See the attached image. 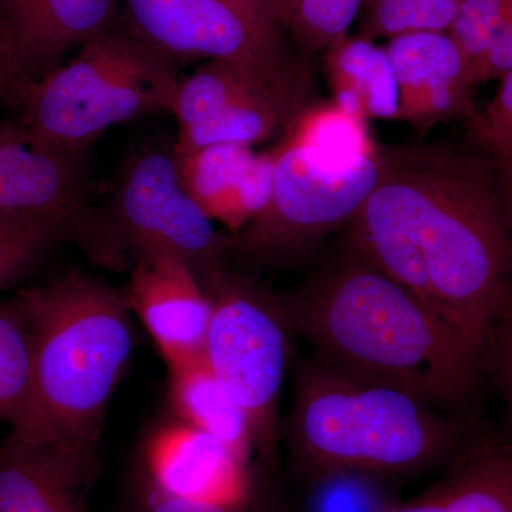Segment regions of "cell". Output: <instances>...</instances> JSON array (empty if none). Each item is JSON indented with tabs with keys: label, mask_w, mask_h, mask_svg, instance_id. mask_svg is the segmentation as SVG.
Here are the masks:
<instances>
[{
	"label": "cell",
	"mask_w": 512,
	"mask_h": 512,
	"mask_svg": "<svg viewBox=\"0 0 512 512\" xmlns=\"http://www.w3.org/2000/svg\"><path fill=\"white\" fill-rule=\"evenodd\" d=\"M123 295L168 369L205 356L211 302L190 265L171 255L137 256Z\"/></svg>",
	"instance_id": "cell-10"
},
{
	"label": "cell",
	"mask_w": 512,
	"mask_h": 512,
	"mask_svg": "<svg viewBox=\"0 0 512 512\" xmlns=\"http://www.w3.org/2000/svg\"><path fill=\"white\" fill-rule=\"evenodd\" d=\"M87 490H72L57 495L49 503L33 512H84V495Z\"/></svg>",
	"instance_id": "cell-35"
},
{
	"label": "cell",
	"mask_w": 512,
	"mask_h": 512,
	"mask_svg": "<svg viewBox=\"0 0 512 512\" xmlns=\"http://www.w3.org/2000/svg\"><path fill=\"white\" fill-rule=\"evenodd\" d=\"M477 143L478 146L483 148L485 154L493 158L495 165H497L512 220V143L500 140H484L477 141Z\"/></svg>",
	"instance_id": "cell-34"
},
{
	"label": "cell",
	"mask_w": 512,
	"mask_h": 512,
	"mask_svg": "<svg viewBox=\"0 0 512 512\" xmlns=\"http://www.w3.org/2000/svg\"><path fill=\"white\" fill-rule=\"evenodd\" d=\"M383 512H444L441 507L439 497L434 494L433 490L427 491L426 494L410 501V503L399 505V507L389 508Z\"/></svg>",
	"instance_id": "cell-36"
},
{
	"label": "cell",
	"mask_w": 512,
	"mask_h": 512,
	"mask_svg": "<svg viewBox=\"0 0 512 512\" xmlns=\"http://www.w3.org/2000/svg\"><path fill=\"white\" fill-rule=\"evenodd\" d=\"M33 333L28 413L12 429L97 457L111 396L133 352L123 292L79 272L18 295Z\"/></svg>",
	"instance_id": "cell-4"
},
{
	"label": "cell",
	"mask_w": 512,
	"mask_h": 512,
	"mask_svg": "<svg viewBox=\"0 0 512 512\" xmlns=\"http://www.w3.org/2000/svg\"><path fill=\"white\" fill-rule=\"evenodd\" d=\"M484 376H490L504 404L505 433L501 440L512 444V303L491 329L483 352Z\"/></svg>",
	"instance_id": "cell-28"
},
{
	"label": "cell",
	"mask_w": 512,
	"mask_h": 512,
	"mask_svg": "<svg viewBox=\"0 0 512 512\" xmlns=\"http://www.w3.org/2000/svg\"><path fill=\"white\" fill-rule=\"evenodd\" d=\"M0 33H2V32H0Z\"/></svg>",
	"instance_id": "cell-38"
},
{
	"label": "cell",
	"mask_w": 512,
	"mask_h": 512,
	"mask_svg": "<svg viewBox=\"0 0 512 512\" xmlns=\"http://www.w3.org/2000/svg\"><path fill=\"white\" fill-rule=\"evenodd\" d=\"M510 70H512V3L493 46L483 60L474 67L468 80L471 86L476 87L477 84L490 82V80H500Z\"/></svg>",
	"instance_id": "cell-30"
},
{
	"label": "cell",
	"mask_w": 512,
	"mask_h": 512,
	"mask_svg": "<svg viewBox=\"0 0 512 512\" xmlns=\"http://www.w3.org/2000/svg\"><path fill=\"white\" fill-rule=\"evenodd\" d=\"M138 512H244V510H232L221 505L181 500V498L160 493L147 484V491L141 498Z\"/></svg>",
	"instance_id": "cell-32"
},
{
	"label": "cell",
	"mask_w": 512,
	"mask_h": 512,
	"mask_svg": "<svg viewBox=\"0 0 512 512\" xmlns=\"http://www.w3.org/2000/svg\"><path fill=\"white\" fill-rule=\"evenodd\" d=\"M173 63L133 33L104 30L79 55L30 83L19 126L46 150L87 154L104 131L151 113H170Z\"/></svg>",
	"instance_id": "cell-5"
},
{
	"label": "cell",
	"mask_w": 512,
	"mask_h": 512,
	"mask_svg": "<svg viewBox=\"0 0 512 512\" xmlns=\"http://www.w3.org/2000/svg\"><path fill=\"white\" fill-rule=\"evenodd\" d=\"M238 8L254 20L256 25L275 42L282 43L281 18H279L278 3L276 0H232Z\"/></svg>",
	"instance_id": "cell-33"
},
{
	"label": "cell",
	"mask_w": 512,
	"mask_h": 512,
	"mask_svg": "<svg viewBox=\"0 0 512 512\" xmlns=\"http://www.w3.org/2000/svg\"><path fill=\"white\" fill-rule=\"evenodd\" d=\"M289 109L291 106L272 90H255L204 123L178 128L173 146L175 160L205 147H254L275 133Z\"/></svg>",
	"instance_id": "cell-18"
},
{
	"label": "cell",
	"mask_w": 512,
	"mask_h": 512,
	"mask_svg": "<svg viewBox=\"0 0 512 512\" xmlns=\"http://www.w3.org/2000/svg\"><path fill=\"white\" fill-rule=\"evenodd\" d=\"M66 238H72V225L62 220L0 212V289L19 281Z\"/></svg>",
	"instance_id": "cell-23"
},
{
	"label": "cell",
	"mask_w": 512,
	"mask_h": 512,
	"mask_svg": "<svg viewBox=\"0 0 512 512\" xmlns=\"http://www.w3.org/2000/svg\"><path fill=\"white\" fill-rule=\"evenodd\" d=\"M431 490L444 512H512V444L477 439Z\"/></svg>",
	"instance_id": "cell-17"
},
{
	"label": "cell",
	"mask_w": 512,
	"mask_h": 512,
	"mask_svg": "<svg viewBox=\"0 0 512 512\" xmlns=\"http://www.w3.org/2000/svg\"><path fill=\"white\" fill-rule=\"evenodd\" d=\"M97 457L12 429L0 444V512H33L57 495L89 490Z\"/></svg>",
	"instance_id": "cell-15"
},
{
	"label": "cell",
	"mask_w": 512,
	"mask_h": 512,
	"mask_svg": "<svg viewBox=\"0 0 512 512\" xmlns=\"http://www.w3.org/2000/svg\"><path fill=\"white\" fill-rule=\"evenodd\" d=\"M271 200L241 231L228 254L275 264L306 254L336 228L346 227L382 171L383 148L356 164H340L282 138L274 148Z\"/></svg>",
	"instance_id": "cell-8"
},
{
	"label": "cell",
	"mask_w": 512,
	"mask_h": 512,
	"mask_svg": "<svg viewBox=\"0 0 512 512\" xmlns=\"http://www.w3.org/2000/svg\"><path fill=\"white\" fill-rule=\"evenodd\" d=\"M74 239L114 268L164 254L195 272L231 248V235L218 231L185 191L173 147H144L128 157L104 204L84 212Z\"/></svg>",
	"instance_id": "cell-6"
},
{
	"label": "cell",
	"mask_w": 512,
	"mask_h": 512,
	"mask_svg": "<svg viewBox=\"0 0 512 512\" xmlns=\"http://www.w3.org/2000/svg\"><path fill=\"white\" fill-rule=\"evenodd\" d=\"M285 433L292 474L312 488L420 476L450 466L477 440L466 419L313 356L299 366Z\"/></svg>",
	"instance_id": "cell-3"
},
{
	"label": "cell",
	"mask_w": 512,
	"mask_h": 512,
	"mask_svg": "<svg viewBox=\"0 0 512 512\" xmlns=\"http://www.w3.org/2000/svg\"><path fill=\"white\" fill-rule=\"evenodd\" d=\"M299 2H301V0H276L282 26H289L293 13H295L296 8H298Z\"/></svg>",
	"instance_id": "cell-37"
},
{
	"label": "cell",
	"mask_w": 512,
	"mask_h": 512,
	"mask_svg": "<svg viewBox=\"0 0 512 512\" xmlns=\"http://www.w3.org/2000/svg\"><path fill=\"white\" fill-rule=\"evenodd\" d=\"M90 194L87 154L37 147L19 124L0 121V212L62 220L73 237Z\"/></svg>",
	"instance_id": "cell-11"
},
{
	"label": "cell",
	"mask_w": 512,
	"mask_h": 512,
	"mask_svg": "<svg viewBox=\"0 0 512 512\" xmlns=\"http://www.w3.org/2000/svg\"><path fill=\"white\" fill-rule=\"evenodd\" d=\"M511 3L512 0H461L447 33L466 59L468 77L493 46Z\"/></svg>",
	"instance_id": "cell-27"
},
{
	"label": "cell",
	"mask_w": 512,
	"mask_h": 512,
	"mask_svg": "<svg viewBox=\"0 0 512 512\" xmlns=\"http://www.w3.org/2000/svg\"><path fill=\"white\" fill-rule=\"evenodd\" d=\"M33 333L18 296L0 301V421L18 426L28 413L33 384Z\"/></svg>",
	"instance_id": "cell-20"
},
{
	"label": "cell",
	"mask_w": 512,
	"mask_h": 512,
	"mask_svg": "<svg viewBox=\"0 0 512 512\" xmlns=\"http://www.w3.org/2000/svg\"><path fill=\"white\" fill-rule=\"evenodd\" d=\"M30 80L0 33V107L20 109L28 92Z\"/></svg>",
	"instance_id": "cell-31"
},
{
	"label": "cell",
	"mask_w": 512,
	"mask_h": 512,
	"mask_svg": "<svg viewBox=\"0 0 512 512\" xmlns=\"http://www.w3.org/2000/svg\"><path fill=\"white\" fill-rule=\"evenodd\" d=\"M131 33L168 62L234 64L291 106L293 79L284 45L232 0H127Z\"/></svg>",
	"instance_id": "cell-9"
},
{
	"label": "cell",
	"mask_w": 512,
	"mask_h": 512,
	"mask_svg": "<svg viewBox=\"0 0 512 512\" xmlns=\"http://www.w3.org/2000/svg\"><path fill=\"white\" fill-rule=\"evenodd\" d=\"M274 174L275 151L256 154L235 187L211 212V220L224 225L229 235L237 234L268 205L274 187Z\"/></svg>",
	"instance_id": "cell-26"
},
{
	"label": "cell",
	"mask_w": 512,
	"mask_h": 512,
	"mask_svg": "<svg viewBox=\"0 0 512 512\" xmlns=\"http://www.w3.org/2000/svg\"><path fill=\"white\" fill-rule=\"evenodd\" d=\"M288 332L348 375L402 390L464 419L484 379L483 357L451 323L348 249L288 295Z\"/></svg>",
	"instance_id": "cell-2"
},
{
	"label": "cell",
	"mask_w": 512,
	"mask_h": 512,
	"mask_svg": "<svg viewBox=\"0 0 512 512\" xmlns=\"http://www.w3.org/2000/svg\"><path fill=\"white\" fill-rule=\"evenodd\" d=\"M363 5L365 0H301L288 28L306 50H329L348 37Z\"/></svg>",
	"instance_id": "cell-25"
},
{
	"label": "cell",
	"mask_w": 512,
	"mask_h": 512,
	"mask_svg": "<svg viewBox=\"0 0 512 512\" xmlns=\"http://www.w3.org/2000/svg\"><path fill=\"white\" fill-rule=\"evenodd\" d=\"M461 0H365L360 37L407 35L417 32H447Z\"/></svg>",
	"instance_id": "cell-24"
},
{
	"label": "cell",
	"mask_w": 512,
	"mask_h": 512,
	"mask_svg": "<svg viewBox=\"0 0 512 512\" xmlns=\"http://www.w3.org/2000/svg\"><path fill=\"white\" fill-rule=\"evenodd\" d=\"M211 302L205 359L247 416L254 453L271 463L288 338L275 295L248 276L212 262L195 271Z\"/></svg>",
	"instance_id": "cell-7"
},
{
	"label": "cell",
	"mask_w": 512,
	"mask_h": 512,
	"mask_svg": "<svg viewBox=\"0 0 512 512\" xmlns=\"http://www.w3.org/2000/svg\"><path fill=\"white\" fill-rule=\"evenodd\" d=\"M477 141L500 140L512 143V70L500 79L497 93L483 114L470 120Z\"/></svg>",
	"instance_id": "cell-29"
},
{
	"label": "cell",
	"mask_w": 512,
	"mask_h": 512,
	"mask_svg": "<svg viewBox=\"0 0 512 512\" xmlns=\"http://www.w3.org/2000/svg\"><path fill=\"white\" fill-rule=\"evenodd\" d=\"M170 397L183 423L211 434L249 464L254 441L247 416L214 375L205 356L170 369Z\"/></svg>",
	"instance_id": "cell-16"
},
{
	"label": "cell",
	"mask_w": 512,
	"mask_h": 512,
	"mask_svg": "<svg viewBox=\"0 0 512 512\" xmlns=\"http://www.w3.org/2000/svg\"><path fill=\"white\" fill-rule=\"evenodd\" d=\"M285 137L340 164H356L379 151L366 120L352 116L338 104H318L295 111Z\"/></svg>",
	"instance_id": "cell-19"
},
{
	"label": "cell",
	"mask_w": 512,
	"mask_h": 512,
	"mask_svg": "<svg viewBox=\"0 0 512 512\" xmlns=\"http://www.w3.org/2000/svg\"><path fill=\"white\" fill-rule=\"evenodd\" d=\"M259 89L272 90L234 64L215 60L195 70L187 79H180L170 113L177 120L178 128L197 126Z\"/></svg>",
	"instance_id": "cell-21"
},
{
	"label": "cell",
	"mask_w": 512,
	"mask_h": 512,
	"mask_svg": "<svg viewBox=\"0 0 512 512\" xmlns=\"http://www.w3.org/2000/svg\"><path fill=\"white\" fill-rule=\"evenodd\" d=\"M256 153L247 146H212L177 161L185 191L210 217L248 170Z\"/></svg>",
	"instance_id": "cell-22"
},
{
	"label": "cell",
	"mask_w": 512,
	"mask_h": 512,
	"mask_svg": "<svg viewBox=\"0 0 512 512\" xmlns=\"http://www.w3.org/2000/svg\"><path fill=\"white\" fill-rule=\"evenodd\" d=\"M386 50L399 86L397 119L427 131L440 121L477 116L466 59L447 32L396 36Z\"/></svg>",
	"instance_id": "cell-13"
},
{
	"label": "cell",
	"mask_w": 512,
	"mask_h": 512,
	"mask_svg": "<svg viewBox=\"0 0 512 512\" xmlns=\"http://www.w3.org/2000/svg\"><path fill=\"white\" fill-rule=\"evenodd\" d=\"M346 241L483 357L512 303V220L493 158L444 147L383 150L379 180L346 225Z\"/></svg>",
	"instance_id": "cell-1"
},
{
	"label": "cell",
	"mask_w": 512,
	"mask_h": 512,
	"mask_svg": "<svg viewBox=\"0 0 512 512\" xmlns=\"http://www.w3.org/2000/svg\"><path fill=\"white\" fill-rule=\"evenodd\" d=\"M148 484L181 500L245 510L252 500L248 463L197 427L178 421L151 436L146 450Z\"/></svg>",
	"instance_id": "cell-12"
},
{
	"label": "cell",
	"mask_w": 512,
	"mask_h": 512,
	"mask_svg": "<svg viewBox=\"0 0 512 512\" xmlns=\"http://www.w3.org/2000/svg\"><path fill=\"white\" fill-rule=\"evenodd\" d=\"M116 0H0V32L30 82L64 53L110 29Z\"/></svg>",
	"instance_id": "cell-14"
}]
</instances>
